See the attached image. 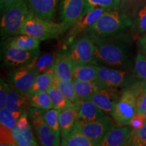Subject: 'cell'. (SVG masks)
<instances>
[{"mask_svg":"<svg viewBox=\"0 0 146 146\" xmlns=\"http://www.w3.org/2000/svg\"><path fill=\"white\" fill-rule=\"evenodd\" d=\"M127 145L146 146V122L139 129H133Z\"/></svg>","mask_w":146,"mask_h":146,"instance_id":"cell-36","label":"cell"},{"mask_svg":"<svg viewBox=\"0 0 146 146\" xmlns=\"http://www.w3.org/2000/svg\"><path fill=\"white\" fill-rule=\"evenodd\" d=\"M123 90L113 87H104L90 98L94 104L106 114H110L121 96Z\"/></svg>","mask_w":146,"mask_h":146,"instance_id":"cell-14","label":"cell"},{"mask_svg":"<svg viewBox=\"0 0 146 146\" xmlns=\"http://www.w3.org/2000/svg\"><path fill=\"white\" fill-rule=\"evenodd\" d=\"M98 79V65L95 64L73 65V80L94 81Z\"/></svg>","mask_w":146,"mask_h":146,"instance_id":"cell-23","label":"cell"},{"mask_svg":"<svg viewBox=\"0 0 146 146\" xmlns=\"http://www.w3.org/2000/svg\"><path fill=\"white\" fill-rule=\"evenodd\" d=\"M2 62L4 66L16 68L24 66L31 62L33 60L39 55V49L35 50H26L11 45L3 42Z\"/></svg>","mask_w":146,"mask_h":146,"instance_id":"cell-9","label":"cell"},{"mask_svg":"<svg viewBox=\"0 0 146 146\" xmlns=\"http://www.w3.org/2000/svg\"><path fill=\"white\" fill-rule=\"evenodd\" d=\"M78 120L81 123H89L105 116L106 113L91 100H79L76 105Z\"/></svg>","mask_w":146,"mask_h":146,"instance_id":"cell-18","label":"cell"},{"mask_svg":"<svg viewBox=\"0 0 146 146\" xmlns=\"http://www.w3.org/2000/svg\"><path fill=\"white\" fill-rule=\"evenodd\" d=\"M47 92L48 93L49 96L52 100L53 104H54V108L58 109V110L60 111L68 106H74L72 102H70L64 96V95L60 92L57 87L54 85V83Z\"/></svg>","mask_w":146,"mask_h":146,"instance_id":"cell-32","label":"cell"},{"mask_svg":"<svg viewBox=\"0 0 146 146\" xmlns=\"http://www.w3.org/2000/svg\"><path fill=\"white\" fill-rule=\"evenodd\" d=\"M39 39L27 35H18L5 39V43L26 50H35L39 49Z\"/></svg>","mask_w":146,"mask_h":146,"instance_id":"cell-26","label":"cell"},{"mask_svg":"<svg viewBox=\"0 0 146 146\" xmlns=\"http://www.w3.org/2000/svg\"><path fill=\"white\" fill-rule=\"evenodd\" d=\"M28 117L29 122L41 145H61L60 137L56 135L49 127L42 116L41 110L35 108L29 109Z\"/></svg>","mask_w":146,"mask_h":146,"instance_id":"cell-8","label":"cell"},{"mask_svg":"<svg viewBox=\"0 0 146 146\" xmlns=\"http://www.w3.org/2000/svg\"><path fill=\"white\" fill-rule=\"evenodd\" d=\"M69 29L63 23H54L33 15L24 24L20 35H30L39 41L57 39Z\"/></svg>","mask_w":146,"mask_h":146,"instance_id":"cell-5","label":"cell"},{"mask_svg":"<svg viewBox=\"0 0 146 146\" xmlns=\"http://www.w3.org/2000/svg\"><path fill=\"white\" fill-rule=\"evenodd\" d=\"M74 87L79 100H90L95 94L104 86L100 82L97 80L94 81H83L79 80H73Z\"/></svg>","mask_w":146,"mask_h":146,"instance_id":"cell-22","label":"cell"},{"mask_svg":"<svg viewBox=\"0 0 146 146\" xmlns=\"http://www.w3.org/2000/svg\"><path fill=\"white\" fill-rule=\"evenodd\" d=\"M144 114H145V119H146V111L145 112V113H144Z\"/></svg>","mask_w":146,"mask_h":146,"instance_id":"cell-44","label":"cell"},{"mask_svg":"<svg viewBox=\"0 0 146 146\" xmlns=\"http://www.w3.org/2000/svg\"><path fill=\"white\" fill-rule=\"evenodd\" d=\"M137 46L139 52L146 56V33L141 35L137 40Z\"/></svg>","mask_w":146,"mask_h":146,"instance_id":"cell-42","label":"cell"},{"mask_svg":"<svg viewBox=\"0 0 146 146\" xmlns=\"http://www.w3.org/2000/svg\"><path fill=\"white\" fill-rule=\"evenodd\" d=\"M130 1V0H120V1H121V3H127L128 1Z\"/></svg>","mask_w":146,"mask_h":146,"instance_id":"cell-43","label":"cell"},{"mask_svg":"<svg viewBox=\"0 0 146 146\" xmlns=\"http://www.w3.org/2000/svg\"><path fill=\"white\" fill-rule=\"evenodd\" d=\"M21 1H27V0H0V10L1 14H3L6 12L8 9L13 6L16 3Z\"/></svg>","mask_w":146,"mask_h":146,"instance_id":"cell-41","label":"cell"},{"mask_svg":"<svg viewBox=\"0 0 146 146\" xmlns=\"http://www.w3.org/2000/svg\"><path fill=\"white\" fill-rule=\"evenodd\" d=\"M33 15L27 1H21L8 9L1 16L0 31L1 39L21 34L24 24Z\"/></svg>","mask_w":146,"mask_h":146,"instance_id":"cell-4","label":"cell"},{"mask_svg":"<svg viewBox=\"0 0 146 146\" xmlns=\"http://www.w3.org/2000/svg\"><path fill=\"white\" fill-rule=\"evenodd\" d=\"M54 74L66 81H73V64L68 51L62 50L57 53L54 65Z\"/></svg>","mask_w":146,"mask_h":146,"instance_id":"cell-17","label":"cell"},{"mask_svg":"<svg viewBox=\"0 0 146 146\" xmlns=\"http://www.w3.org/2000/svg\"><path fill=\"white\" fill-rule=\"evenodd\" d=\"M31 125L25 130H21L14 127L12 129V133L16 141V145L19 146H35L38 145L36 139L35 137Z\"/></svg>","mask_w":146,"mask_h":146,"instance_id":"cell-29","label":"cell"},{"mask_svg":"<svg viewBox=\"0 0 146 146\" xmlns=\"http://www.w3.org/2000/svg\"><path fill=\"white\" fill-rule=\"evenodd\" d=\"M60 0H27L29 10L36 17L52 21Z\"/></svg>","mask_w":146,"mask_h":146,"instance_id":"cell-15","label":"cell"},{"mask_svg":"<svg viewBox=\"0 0 146 146\" xmlns=\"http://www.w3.org/2000/svg\"><path fill=\"white\" fill-rule=\"evenodd\" d=\"M133 129L129 125H115L99 144V146L127 145Z\"/></svg>","mask_w":146,"mask_h":146,"instance_id":"cell-16","label":"cell"},{"mask_svg":"<svg viewBox=\"0 0 146 146\" xmlns=\"http://www.w3.org/2000/svg\"><path fill=\"white\" fill-rule=\"evenodd\" d=\"M146 111V88L138 96L137 100V112L145 113Z\"/></svg>","mask_w":146,"mask_h":146,"instance_id":"cell-40","label":"cell"},{"mask_svg":"<svg viewBox=\"0 0 146 146\" xmlns=\"http://www.w3.org/2000/svg\"><path fill=\"white\" fill-rule=\"evenodd\" d=\"M131 16L118 8L106 12L86 33L91 37L107 38L124 33L132 27Z\"/></svg>","mask_w":146,"mask_h":146,"instance_id":"cell-2","label":"cell"},{"mask_svg":"<svg viewBox=\"0 0 146 146\" xmlns=\"http://www.w3.org/2000/svg\"><path fill=\"white\" fill-rule=\"evenodd\" d=\"M0 145H16V141L12 133V129L1 125L0 128Z\"/></svg>","mask_w":146,"mask_h":146,"instance_id":"cell-37","label":"cell"},{"mask_svg":"<svg viewBox=\"0 0 146 146\" xmlns=\"http://www.w3.org/2000/svg\"><path fill=\"white\" fill-rule=\"evenodd\" d=\"M41 112L43 116V118L45 120L49 127L50 128L52 132L54 133L56 135L60 137L61 134H60V110L58 109L51 108L50 110H41Z\"/></svg>","mask_w":146,"mask_h":146,"instance_id":"cell-31","label":"cell"},{"mask_svg":"<svg viewBox=\"0 0 146 146\" xmlns=\"http://www.w3.org/2000/svg\"><path fill=\"white\" fill-rule=\"evenodd\" d=\"M86 0H60V17L68 29L85 12Z\"/></svg>","mask_w":146,"mask_h":146,"instance_id":"cell-13","label":"cell"},{"mask_svg":"<svg viewBox=\"0 0 146 146\" xmlns=\"http://www.w3.org/2000/svg\"><path fill=\"white\" fill-rule=\"evenodd\" d=\"M98 80L104 86L122 90L129 88L138 81L133 72L99 65Z\"/></svg>","mask_w":146,"mask_h":146,"instance_id":"cell-6","label":"cell"},{"mask_svg":"<svg viewBox=\"0 0 146 146\" xmlns=\"http://www.w3.org/2000/svg\"><path fill=\"white\" fill-rule=\"evenodd\" d=\"M24 111H12L6 108L0 109V124L1 125L12 129L15 127L18 118Z\"/></svg>","mask_w":146,"mask_h":146,"instance_id":"cell-33","label":"cell"},{"mask_svg":"<svg viewBox=\"0 0 146 146\" xmlns=\"http://www.w3.org/2000/svg\"><path fill=\"white\" fill-rule=\"evenodd\" d=\"M114 121L106 116L89 123H81L78 120L81 132L96 146L99 145L109 131L116 125Z\"/></svg>","mask_w":146,"mask_h":146,"instance_id":"cell-10","label":"cell"},{"mask_svg":"<svg viewBox=\"0 0 146 146\" xmlns=\"http://www.w3.org/2000/svg\"><path fill=\"white\" fill-rule=\"evenodd\" d=\"M56 55L57 53H48L41 56L39 55L27 66L37 72L38 74L46 72L54 69Z\"/></svg>","mask_w":146,"mask_h":146,"instance_id":"cell-24","label":"cell"},{"mask_svg":"<svg viewBox=\"0 0 146 146\" xmlns=\"http://www.w3.org/2000/svg\"><path fill=\"white\" fill-rule=\"evenodd\" d=\"M61 145L63 146H94V144L81 132L78 120L74 129L68 135L62 137Z\"/></svg>","mask_w":146,"mask_h":146,"instance_id":"cell-25","label":"cell"},{"mask_svg":"<svg viewBox=\"0 0 146 146\" xmlns=\"http://www.w3.org/2000/svg\"><path fill=\"white\" fill-rule=\"evenodd\" d=\"M38 74L37 72L26 65L11 71L8 76V82L14 89L27 94L33 85Z\"/></svg>","mask_w":146,"mask_h":146,"instance_id":"cell-12","label":"cell"},{"mask_svg":"<svg viewBox=\"0 0 146 146\" xmlns=\"http://www.w3.org/2000/svg\"><path fill=\"white\" fill-rule=\"evenodd\" d=\"M54 85L57 87V88L67 100L72 102L73 104L75 106V107L76 106L79 99L76 94L74 81H63V80L60 79L58 76L54 74Z\"/></svg>","mask_w":146,"mask_h":146,"instance_id":"cell-28","label":"cell"},{"mask_svg":"<svg viewBox=\"0 0 146 146\" xmlns=\"http://www.w3.org/2000/svg\"><path fill=\"white\" fill-rule=\"evenodd\" d=\"M133 73L139 81H146V56L140 52L135 58Z\"/></svg>","mask_w":146,"mask_h":146,"instance_id":"cell-35","label":"cell"},{"mask_svg":"<svg viewBox=\"0 0 146 146\" xmlns=\"http://www.w3.org/2000/svg\"><path fill=\"white\" fill-rule=\"evenodd\" d=\"M146 122L145 116L144 113L137 112L131 119L129 126L133 129H138L143 127Z\"/></svg>","mask_w":146,"mask_h":146,"instance_id":"cell-39","label":"cell"},{"mask_svg":"<svg viewBox=\"0 0 146 146\" xmlns=\"http://www.w3.org/2000/svg\"><path fill=\"white\" fill-rule=\"evenodd\" d=\"M31 106L46 110L54 108L52 100L47 91H41L29 96Z\"/></svg>","mask_w":146,"mask_h":146,"instance_id":"cell-30","label":"cell"},{"mask_svg":"<svg viewBox=\"0 0 146 146\" xmlns=\"http://www.w3.org/2000/svg\"><path fill=\"white\" fill-rule=\"evenodd\" d=\"M78 120V112L74 106H71L60 111V128L61 137L71 133Z\"/></svg>","mask_w":146,"mask_h":146,"instance_id":"cell-20","label":"cell"},{"mask_svg":"<svg viewBox=\"0 0 146 146\" xmlns=\"http://www.w3.org/2000/svg\"><path fill=\"white\" fill-rule=\"evenodd\" d=\"M108 10H110L104 8H96L87 13L83 14L70 27L69 31L63 40L64 46H69L76 38L83 33H86L90 27Z\"/></svg>","mask_w":146,"mask_h":146,"instance_id":"cell-11","label":"cell"},{"mask_svg":"<svg viewBox=\"0 0 146 146\" xmlns=\"http://www.w3.org/2000/svg\"><path fill=\"white\" fill-rule=\"evenodd\" d=\"M96 45L87 33L78 36L70 43L67 50L73 65L94 64Z\"/></svg>","mask_w":146,"mask_h":146,"instance_id":"cell-7","label":"cell"},{"mask_svg":"<svg viewBox=\"0 0 146 146\" xmlns=\"http://www.w3.org/2000/svg\"><path fill=\"white\" fill-rule=\"evenodd\" d=\"M10 89L11 87L10 84L5 82L4 80L1 79V83H0V109L5 107Z\"/></svg>","mask_w":146,"mask_h":146,"instance_id":"cell-38","label":"cell"},{"mask_svg":"<svg viewBox=\"0 0 146 146\" xmlns=\"http://www.w3.org/2000/svg\"><path fill=\"white\" fill-rule=\"evenodd\" d=\"M91 38L96 47V62L123 70L130 68L133 42L129 35L124 32L107 38Z\"/></svg>","mask_w":146,"mask_h":146,"instance_id":"cell-1","label":"cell"},{"mask_svg":"<svg viewBox=\"0 0 146 146\" xmlns=\"http://www.w3.org/2000/svg\"><path fill=\"white\" fill-rule=\"evenodd\" d=\"M30 106L27 94L21 92L11 87L5 108L12 111H25L27 110Z\"/></svg>","mask_w":146,"mask_h":146,"instance_id":"cell-21","label":"cell"},{"mask_svg":"<svg viewBox=\"0 0 146 146\" xmlns=\"http://www.w3.org/2000/svg\"><path fill=\"white\" fill-rule=\"evenodd\" d=\"M132 27L134 32L139 35L146 33V0H137L133 6Z\"/></svg>","mask_w":146,"mask_h":146,"instance_id":"cell-19","label":"cell"},{"mask_svg":"<svg viewBox=\"0 0 146 146\" xmlns=\"http://www.w3.org/2000/svg\"><path fill=\"white\" fill-rule=\"evenodd\" d=\"M120 0H86L85 13L90 12L96 8H104L108 10H116L120 8Z\"/></svg>","mask_w":146,"mask_h":146,"instance_id":"cell-34","label":"cell"},{"mask_svg":"<svg viewBox=\"0 0 146 146\" xmlns=\"http://www.w3.org/2000/svg\"><path fill=\"white\" fill-rule=\"evenodd\" d=\"M54 69L46 72L39 74L36 76L35 83L27 93V96L41 91H47L54 83Z\"/></svg>","mask_w":146,"mask_h":146,"instance_id":"cell-27","label":"cell"},{"mask_svg":"<svg viewBox=\"0 0 146 146\" xmlns=\"http://www.w3.org/2000/svg\"><path fill=\"white\" fill-rule=\"evenodd\" d=\"M146 88V81H137L133 86L123 91L114 109L110 113L111 117L117 125H129L137 113V100Z\"/></svg>","mask_w":146,"mask_h":146,"instance_id":"cell-3","label":"cell"}]
</instances>
